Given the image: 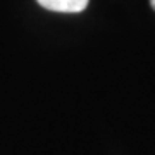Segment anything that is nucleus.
<instances>
[{"label": "nucleus", "instance_id": "1", "mask_svg": "<svg viewBox=\"0 0 155 155\" xmlns=\"http://www.w3.org/2000/svg\"><path fill=\"white\" fill-rule=\"evenodd\" d=\"M41 7L54 12H69L76 14L86 9L88 0H36Z\"/></svg>", "mask_w": 155, "mask_h": 155}, {"label": "nucleus", "instance_id": "2", "mask_svg": "<svg viewBox=\"0 0 155 155\" xmlns=\"http://www.w3.org/2000/svg\"><path fill=\"white\" fill-rule=\"evenodd\" d=\"M150 4H152V7H153V11H155V0H150Z\"/></svg>", "mask_w": 155, "mask_h": 155}]
</instances>
